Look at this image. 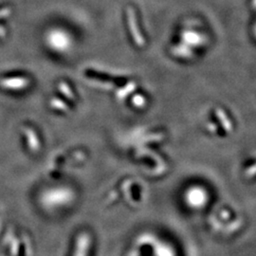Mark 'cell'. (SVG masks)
Here are the masks:
<instances>
[{"instance_id":"6da1fadb","label":"cell","mask_w":256,"mask_h":256,"mask_svg":"<svg viewBox=\"0 0 256 256\" xmlns=\"http://www.w3.org/2000/svg\"><path fill=\"white\" fill-rule=\"evenodd\" d=\"M138 246L150 248L153 256H178L174 248L169 242L154 234H142L138 238Z\"/></svg>"},{"instance_id":"7a4b0ae2","label":"cell","mask_w":256,"mask_h":256,"mask_svg":"<svg viewBox=\"0 0 256 256\" xmlns=\"http://www.w3.org/2000/svg\"><path fill=\"white\" fill-rule=\"evenodd\" d=\"M3 243L10 256H22V254L24 256V250L26 252L24 248V242H22L21 238L16 234L14 230H9L5 234Z\"/></svg>"},{"instance_id":"3957f363","label":"cell","mask_w":256,"mask_h":256,"mask_svg":"<svg viewBox=\"0 0 256 256\" xmlns=\"http://www.w3.org/2000/svg\"><path fill=\"white\" fill-rule=\"evenodd\" d=\"M92 247V238L86 232H80L75 238L72 256H90Z\"/></svg>"},{"instance_id":"277c9868","label":"cell","mask_w":256,"mask_h":256,"mask_svg":"<svg viewBox=\"0 0 256 256\" xmlns=\"http://www.w3.org/2000/svg\"><path fill=\"white\" fill-rule=\"evenodd\" d=\"M72 196L66 191L48 192L43 196V203L48 208H58L70 202Z\"/></svg>"},{"instance_id":"5b68a950","label":"cell","mask_w":256,"mask_h":256,"mask_svg":"<svg viewBox=\"0 0 256 256\" xmlns=\"http://www.w3.org/2000/svg\"><path fill=\"white\" fill-rule=\"evenodd\" d=\"M186 200L194 209H200L207 202L206 194L200 189H194L189 191L186 196Z\"/></svg>"}]
</instances>
